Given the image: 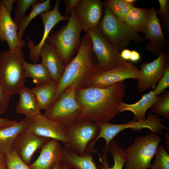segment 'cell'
Returning a JSON list of instances; mask_svg holds the SVG:
<instances>
[{
  "label": "cell",
  "instance_id": "cell-1",
  "mask_svg": "<svg viewBox=\"0 0 169 169\" xmlns=\"http://www.w3.org/2000/svg\"><path fill=\"white\" fill-rule=\"evenodd\" d=\"M125 90L124 81L105 88L76 87L75 98L82 107L79 120L109 122L119 113L118 106L122 101Z\"/></svg>",
  "mask_w": 169,
  "mask_h": 169
},
{
  "label": "cell",
  "instance_id": "cell-2",
  "mask_svg": "<svg viewBox=\"0 0 169 169\" xmlns=\"http://www.w3.org/2000/svg\"><path fill=\"white\" fill-rule=\"evenodd\" d=\"M91 40L87 33L81 39L76 56L65 66L58 83L53 103L70 86L82 87L97 69L93 59Z\"/></svg>",
  "mask_w": 169,
  "mask_h": 169
},
{
  "label": "cell",
  "instance_id": "cell-3",
  "mask_svg": "<svg viewBox=\"0 0 169 169\" xmlns=\"http://www.w3.org/2000/svg\"><path fill=\"white\" fill-rule=\"evenodd\" d=\"M103 5L104 15L97 28L108 42L119 51L125 49L131 41L137 44L143 41L144 38L137 32L116 18L105 1Z\"/></svg>",
  "mask_w": 169,
  "mask_h": 169
},
{
  "label": "cell",
  "instance_id": "cell-4",
  "mask_svg": "<svg viewBox=\"0 0 169 169\" xmlns=\"http://www.w3.org/2000/svg\"><path fill=\"white\" fill-rule=\"evenodd\" d=\"M82 30L74 9L71 13L66 25L49 35L46 39V42L55 48L65 66L77 51L81 41Z\"/></svg>",
  "mask_w": 169,
  "mask_h": 169
},
{
  "label": "cell",
  "instance_id": "cell-5",
  "mask_svg": "<svg viewBox=\"0 0 169 169\" xmlns=\"http://www.w3.org/2000/svg\"><path fill=\"white\" fill-rule=\"evenodd\" d=\"M23 58L21 49L0 52V80L10 95L18 94L24 87Z\"/></svg>",
  "mask_w": 169,
  "mask_h": 169
},
{
  "label": "cell",
  "instance_id": "cell-6",
  "mask_svg": "<svg viewBox=\"0 0 169 169\" xmlns=\"http://www.w3.org/2000/svg\"><path fill=\"white\" fill-rule=\"evenodd\" d=\"M159 115H155L148 112L146 119L138 121L135 119L125 123L116 124L109 122H95L100 128V133L91 142L94 146L100 138H103L105 141V148L103 149L107 152L109 151V146L113 138L121 131L127 128H131L132 130L139 131L142 129L147 128L151 131L158 134L163 136L161 131H169V128L163 124L162 122L165 120L159 118Z\"/></svg>",
  "mask_w": 169,
  "mask_h": 169
},
{
  "label": "cell",
  "instance_id": "cell-7",
  "mask_svg": "<svg viewBox=\"0 0 169 169\" xmlns=\"http://www.w3.org/2000/svg\"><path fill=\"white\" fill-rule=\"evenodd\" d=\"M160 136L154 132L144 136H137L125 150L127 160L124 169H148L159 144Z\"/></svg>",
  "mask_w": 169,
  "mask_h": 169
},
{
  "label": "cell",
  "instance_id": "cell-8",
  "mask_svg": "<svg viewBox=\"0 0 169 169\" xmlns=\"http://www.w3.org/2000/svg\"><path fill=\"white\" fill-rule=\"evenodd\" d=\"M75 85L69 86L43 115L52 120L61 124L65 127L77 121L80 115L82 107L75 96Z\"/></svg>",
  "mask_w": 169,
  "mask_h": 169
},
{
  "label": "cell",
  "instance_id": "cell-9",
  "mask_svg": "<svg viewBox=\"0 0 169 169\" xmlns=\"http://www.w3.org/2000/svg\"><path fill=\"white\" fill-rule=\"evenodd\" d=\"M86 33L91 40L92 51L96 58L98 69L107 70L127 62L122 58L119 51L105 38L97 27Z\"/></svg>",
  "mask_w": 169,
  "mask_h": 169
},
{
  "label": "cell",
  "instance_id": "cell-10",
  "mask_svg": "<svg viewBox=\"0 0 169 169\" xmlns=\"http://www.w3.org/2000/svg\"><path fill=\"white\" fill-rule=\"evenodd\" d=\"M139 73L140 70L136 66L128 62L107 70L97 68L81 87L106 88L128 79L137 80Z\"/></svg>",
  "mask_w": 169,
  "mask_h": 169
},
{
  "label": "cell",
  "instance_id": "cell-11",
  "mask_svg": "<svg viewBox=\"0 0 169 169\" xmlns=\"http://www.w3.org/2000/svg\"><path fill=\"white\" fill-rule=\"evenodd\" d=\"M69 138L68 145L79 154H84L89 144L98 135L100 128L96 123L90 120L79 119L71 125L65 127Z\"/></svg>",
  "mask_w": 169,
  "mask_h": 169
},
{
  "label": "cell",
  "instance_id": "cell-12",
  "mask_svg": "<svg viewBox=\"0 0 169 169\" xmlns=\"http://www.w3.org/2000/svg\"><path fill=\"white\" fill-rule=\"evenodd\" d=\"M168 61L169 57L164 51L153 61L150 63L144 61L142 63L137 79V88L139 92L142 93L156 87Z\"/></svg>",
  "mask_w": 169,
  "mask_h": 169
},
{
  "label": "cell",
  "instance_id": "cell-13",
  "mask_svg": "<svg viewBox=\"0 0 169 169\" xmlns=\"http://www.w3.org/2000/svg\"><path fill=\"white\" fill-rule=\"evenodd\" d=\"M51 139L38 136L28 126L17 136L13 149L28 165L31 164L32 158L35 151Z\"/></svg>",
  "mask_w": 169,
  "mask_h": 169
},
{
  "label": "cell",
  "instance_id": "cell-14",
  "mask_svg": "<svg viewBox=\"0 0 169 169\" xmlns=\"http://www.w3.org/2000/svg\"><path fill=\"white\" fill-rule=\"evenodd\" d=\"M25 117L28 126L38 136L69 144L65 127L61 124L49 120L42 114L33 117Z\"/></svg>",
  "mask_w": 169,
  "mask_h": 169
},
{
  "label": "cell",
  "instance_id": "cell-15",
  "mask_svg": "<svg viewBox=\"0 0 169 169\" xmlns=\"http://www.w3.org/2000/svg\"><path fill=\"white\" fill-rule=\"evenodd\" d=\"M143 33L145 35L144 39L149 40L145 45L146 50L158 56L165 51L167 42L162 32L154 6L149 9V16Z\"/></svg>",
  "mask_w": 169,
  "mask_h": 169
},
{
  "label": "cell",
  "instance_id": "cell-16",
  "mask_svg": "<svg viewBox=\"0 0 169 169\" xmlns=\"http://www.w3.org/2000/svg\"><path fill=\"white\" fill-rule=\"evenodd\" d=\"M100 0H80L75 10L82 30L85 33L99 25L103 14Z\"/></svg>",
  "mask_w": 169,
  "mask_h": 169
},
{
  "label": "cell",
  "instance_id": "cell-17",
  "mask_svg": "<svg viewBox=\"0 0 169 169\" xmlns=\"http://www.w3.org/2000/svg\"><path fill=\"white\" fill-rule=\"evenodd\" d=\"M60 6V1L56 0L54 8L52 10L44 12L40 14L44 29L43 37L39 43L35 45L32 39L28 38V47L30 50V57L34 63H36L39 61L41 49L53 28L59 22L69 19V17L61 14L59 10Z\"/></svg>",
  "mask_w": 169,
  "mask_h": 169
},
{
  "label": "cell",
  "instance_id": "cell-18",
  "mask_svg": "<svg viewBox=\"0 0 169 169\" xmlns=\"http://www.w3.org/2000/svg\"><path fill=\"white\" fill-rule=\"evenodd\" d=\"M18 26L11 17L10 14L0 1V40L6 41L9 49L13 51L22 49L25 44L24 41L20 40L18 37Z\"/></svg>",
  "mask_w": 169,
  "mask_h": 169
},
{
  "label": "cell",
  "instance_id": "cell-19",
  "mask_svg": "<svg viewBox=\"0 0 169 169\" xmlns=\"http://www.w3.org/2000/svg\"><path fill=\"white\" fill-rule=\"evenodd\" d=\"M59 142L51 139L43 145L39 156L29 167L31 169H52L63 157V148Z\"/></svg>",
  "mask_w": 169,
  "mask_h": 169
},
{
  "label": "cell",
  "instance_id": "cell-20",
  "mask_svg": "<svg viewBox=\"0 0 169 169\" xmlns=\"http://www.w3.org/2000/svg\"><path fill=\"white\" fill-rule=\"evenodd\" d=\"M41 63L47 69L51 79L58 83L64 70V64L55 48L45 42L40 53Z\"/></svg>",
  "mask_w": 169,
  "mask_h": 169
},
{
  "label": "cell",
  "instance_id": "cell-21",
  "mask_svg": "<svg viewBox=\"0 0 169 169\" xmlns=\"http://www.w3.org/2000/svg\"><path fill=\"white\" fill-rule=\"evenodd\" d=\"M63 162L74 169H98L94 162L92 153L86 150L82 155L79 154L68 144L64 143Z\"/></svg>",
  "mask_w": 169,
  "mask_h": 169
},
{
  "label": "cell",
  "instance_id": "cell-22",
  "mask_svg": "<svg viewBox=\"0 0 169 169\" xmlns=\"http://www.w3.org/2000/svg\"><path fill=\"white\" fill-rule=\"evenodd\" d=\"M161 97V95H156L152 89L148 93L143 95L141 98L135 103L127 104L122 101L118 106V110L119 112L131 111L134 114L135 119L136 120H144L146 119L145 113L147 110Z\"/></svg>",
  "mask_w": 169,
  "mask_h": 169
},
{
  "label": "cell",
  "instance_id": "cell-23",
  "mask_svg": "<svg viewBox=\"0 0 169 169\" xmlns=\"http://www.w3.org/2000/svg\"><path fill=\"white\" fill-rule=\"evenodd\" d=\"M18 94L20 99L16 107L17 113L28 117L41 114L37 99L31 89L24 86Z\"/></svg>",
  "mask_w": 169,
  "mask_h": 169
},
{
  "label": "cell",
  "instance_id": "cell-24",
  "mask_svg": "<svg viewBox=\"0 0 169 169\" xmlns=\"http://www.w3.org/2000/svg\"><path fill=\"white\" fill-rule=\"evenodd\" d=\"M28 125L25 117L13 125L0 130V151L5 155L13 150L14 141Z\"/></svg>",
  "mask_w": 169,
  "mask_h": 169
},
{
  "label": "cell",
  "instance_id": "cell-25",
  "mask_svg": "<svg viewBox=\"0 0 169 169\" xmlns=\"http://www.w3.org/2000/svg\"><path fill=\"white\" fill-rule=\"evenodd\" d=\"M109 148L113 158V166L112 167L109 166L107 160V153L103 149V152L99 155L100 164L97 167L98 169H123L125 163L127 160L125 151L114 140L110 143Z\"/></svg>",
  "mask_w": 169,
  "mask_h": 169
},
{
  "label": "cell",
  "instance_id": "cell-26",
  "mask_svg": "<svg viewBox=\"0 0 169 169\" xmlns=\"http://www.w3.org/2000/svg\"><path fill=\"white\" fill-rule=\"evenodd\" d=\"M58 83L51 79L47 83L32 88L41 110H46L53 104Z\"/></svg>",
  "mask_w": 169,
  "mask_h": 169
},
{
  "label": "cell",
  "instance_id": "cell-27",
  "mask_svg": "<svg viewBox=\"0 0 169 169\" xmlns=\"http://www.w3.org/2000/svg\"><path fill=\"white\" fill-rule=\"evenodd\" d=\"M149 12V9L134 6L125 16L124 23L137 32L143 33Z\"/></svg>",
  "mask_w": 169,
  "mask_h": 169
},
{
  "label": "cell",
  "instance_id": "cell-28",
  "mask_svg": "<svg viewBox=\"0 0 169 169\" xmlns=\"http://www.w3.org/2000/svg\"><path fill=\"white\" fill-rule=\"evenodd\" d=\"M23 64L26 78L33 79L36 86L41 85L51 79L47 69L41 63L32 64L23 59Z\"/></svg>",
  "mask_w": 169,
  "mask_h": 169
},
{
  "label": "cell",
  "instance_id": "cell-29",
  "mask_svg": "<svg viewBox=\"0 0 169 169\" xmlns=\"http://www.w3.org/2000/svg\"><path fill=\"white\" fill-rule=\"evenodd\" d=\"M40 1L38 3L33 5L30 14L26 16L18 25V37L20 40H22V37L24 31L31 21L35 17L41 13L49 11L51 8L50 0Z\"/></svg>",
  "mask_w": 169,
  "mask_h": 169
},
{
  "label": "cell",
  "instance_id": "cell-30",
  "mask_svg": "<svg viewBox=\"0 0 169 169\" xmlns=\"http://www.w3.org/2000/svg\"><path fill=\"white\" fill-rule=\"evenodd\" d=\"M108 6L116 18L124 22L125 16L134 6L124 0H107L105 1Z\"/></svg>",
  "mask_w": 169,
  "mask_h": 169
},
{
  "label": "cell",
  "instance_id": "cell-31",
  "mask_svg": "<svg viewBox=\"0 0 169 169\" xmlns=\"http://www.w3.org/2000/svg\"><path fill=\"white\" fill-rule=\"evenodd\" d=\"M154 156L155 160L151 164L150 169H169V154L165 150V147L159 145Z\"/></svg>",
  "mask_w": 169,
  "mask_h": 169
},
{
  "label": "cell",
  "instance_id": "cell-32",
  "mask_svg": "<svg viewBox=\"0 0 169 169\" xmlns=\"http://www.w3.org/2000/svg\"><path fill=\"white\" fill-rule=\"evenodd\" d=\"M162 97L151 107L153 112L163 116L169 120V91H164Z\"/></svg>",
  "mask_w": 169,
  "mask_h": 169
},
{
  "label": "cell",
  "instance_id": "cell-33",
  "mask_svg": "<svg viewBox=\"0 0 169 169\" xmlns=\"http://www.w3.org/2000/svg\"><path fill=\"white\" fill-rule=\"evenodd\" d=\"M40 1L37 0H15L16 7L13 20L18 25L26 17L25 13L28 9Z\"/></svg>",
  "mask_w": 169,
  "mask_h": 169
},
{
  "label": "cell",
  "instance_id": "cell-34",
  "mask_svg": "<svg viewBox=\"0 0 169 169\" xmlns=\"http://www.w3.org/2000/svg\"><path fill=\"white\" fill-rule=\"evenodd\" d=\"M5 156L8 169H31L13 150Z\"/></svg>",
  "mask_w": 169,
  "mask_h": 169
},
{
  "label": "cell",
  "instance_id": "cell-35",
  "mask_svg": "<svg viewBox=\"0 0 169 169\" xmlns=\"http://www.w3.org/2000/svg\"><path fill=\"white\" fill-rule=\"evenodd\" d=\"M157 85L154 90V93L159 95L169 87V63H166L163 75L160 79Z\"/></svg>",
  "mask_w": 169,
  "mask_h": 169
},
{
  "label": "cell",
  "instance_id": "cell-36",
  "mask_svg": "<svg viewBox=\"0 0 169 169\" xmlns=\"http://www.w3.org/2000/svg\"><path fill=\"white\" fill-rule=\"evenodd\" d=\"M10 96L0 80V115L4 113L8 109Z\"/></svg>",
  "mask_w": 169,
  "mask_h": 169
},
{
  "label": "cell",
  "instance_id": "cell-37",
  "mask_svg": "<svg viewBox=\"0 0 169 169\" xmlns=\"http://www.w3.org/2000/svg\"><path fill=\"white\" fill-rule=\"evenodd\" d=\"M160 8L157 11L158 15L167 25L169 24V1L158 0Z\"/></svg>",
  "mask_w": 169,
  "mask_h": 169
},
{
  "label": "cell",
  "instance_id": "cell-38",
  "mask_svg": "<svg viewBox=\"0 0 169 169\" xmlns=\"http://www.w3.org/2000/svg\"><path fill=\"white\" fill-rule=\"evenodd\" d=\"M80 0H64L65 4L64 15L65 16L69 17L72 11L75 9Z\"/></svg>",
  "mask_w": 169,
  "mask_h": 169
},
{
  "label": "cell",
  "instance_id": "cell-39",
  "mask_svg": "<svg viewBox=\"0 0 169 169\" xmlns=\"http://www.w3.org/2000/svg\"><path fill=\"white\" fill-rule=\"evenodd\" d=\"M18 122L15 120H11L7 118H0V130L17 124Z\"/></svg>",
  "mask_w": 169,
  "mask_h": 169
},
{
  "label": "cell",
  "instance_id": "cell-40",
  "mask_svg": "<svg viewBox=\"0 0 169 169\" xmlns=\"http://www.w3.org/2000/svg\"><path fill=\"white\" fill-rule=\"evenodd\" d=\"M14 0H1L5 8L8 12L11 14L13 3L15 2Z\"/></svg>",
  "mask_w": 169,
  "mask_h": 169
},
{
  "label": "cell",
  "instance_id": "cell-41",
  "mask_svg": "<svg viewBox=\"0 0 169 169\" xmlns=\"http://www.w3.org/2000/svg\"><path fill=\"white\" fill-rule=\"evenodd\" d=\"M141 59L140 53L136 50L131 51L129 61L134 63L138 62Z\"/></svg>",
  "mask_w": 169,
  "mask_h": 169
},
{
  "label": "cell",
  "instance_id": "cell-42",
  "mask_svg": "<svg viewBox=\"0 0 169 169\" xmlns=\"http://www.w3.org/2000/svg\"><path fill=\"white\" fill-rule=\"evenodd\" d=\"M131 50L127 49H124L121 51L120 55L122 58L125 61L129 60Z\"/></svg>",
  "mask_w": 169,
  "mask_h": 169
},
{
  "label": "cell",
  "instance_id": "cell-43",
  "mask_svg": "<svg viewBox=\"0 0 169 169\" xmlns=\"http://www.w3.org/2000/svg\"><path fill=\"white\" fill-rule=\"evenodd\" d=\"M0 169H8L5 155L0 151Z\"/></svg>",
  "mask_w": 169,
  "mask_h": 169
},
{
  "label": "cell",
  "instance_id": "cell-44",
  "mask_svg": "<svg viewBox=\"0 0 169 169\" xmlns=\"http://www.w3.org/2000/svg\"><path fill=\"white\" fill-rule=\"evenodd\" d=\"M59 166L60 169H72L63 162H60Z\"/></svg>",
  "mask_w": 169,
  "mask_h": 169
},
{
  "label": "cell",
  "instance_id": "cell-45",
  "mask_svg": "<svg viewBox=\"0 0 169 169\" xmlns=\"http://www.w3.org/2000/svg\"><path fill=\"white\" fill-rule=\"evenodd\" d=\"M127 3L133 5V4L135 3L136 0H124Z\"/></svg>",
  "mask_w": 169,
  "mask_h": 169
},
{
  "label": "cell",
  "instance_id": "cell-46",
  "mask_svg": "<svg viewBox=\"0 0 169 169\" xmlns=\"http://www.w3.org/2000/svg\"><path fill=\"white\" fill-rule=\"evenodd\" d=\"M166 136L167 137V139L166 140V146H167V148L168 149V150L169 151V133H166Z\"/></svg>",
  "mask_w": 169,
  "mask_h": 169
},
{
  "label": "cell",
  "instance_id": "cell-47",
  "mask_svg": "<svg viewBox=\"0 0 169 169\" xmlns=\"http://www.w3.org/2000/svg\"><path fill=\"white\" fill-rule=\"evenodd\" d=\"M59 163L60 162L56 164L52 169H60Z\"/></svg>",
  "mask_w": 169,
  "mask_h": 169
}]
</instances>
